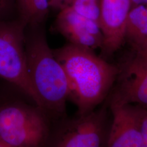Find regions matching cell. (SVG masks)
I'll return each instance as SVG.
<instances>
[{
    "instance_id": "8992f818",
    "label": "cell",
    "mask_w": 147,
    "mask_h": 147,
    "mask_svg": "<svg viewBox=\"0 0 147 147\" xmlns=\"http://www.w3.org/2000/svg\"><path fill=\"white\" fill-rule=\"evenodd\" d=\"M111 101L147 110V57L136 53L118 69Z\"/></svg>"
},
{
    "instance_id": "8fae6325",
    "label": "cell",
    "mask_w": 147,
    "mask_h": 147,
    "mask_svg": "<svg viewBox=\"0 0 147 147\" xmlns=\"http://www.w3.org/2000/svg\"><path fill=\"white\" fill-rule=\"evenodd\" d=\"M18 19L26 27L41 25L50 10V0H16Z\"/></svg>"
},
{
    "instance_id": "7a4b0ae2",
    "label": "cell",
    "mask_w": 147,
    "mask_h": 147,
    "mask_svg": "<svg viewBox=\"0 0 147 147\" xmlns=\"http://www.w3.org/2000/svg\"><path fill=\"white\" fill-rule=\"evenodd\" d=\"M40 26L30 27L31 33H26L28 72L43 112L62 114L69 97L68 80Z\"/></svg>"
},
{
    "instance_id": "e0dca14e",
    "label": "cell",
    "mask_w": 147,
    "mask_h": 147,
    "mask_svg": "<svg viewBox=\"0 0 147 147\" xmlns=\"http://www.w3.org/2000/svg\"><path fill=\"white\" fill-rule=\"evenodd\" d=\"M132 7L135 5H140L144 4L145 3V0H131Z\"/></svg>"
},
{
    "instance_id": "d6986e66",
    "label": "cell",
    "mask_w": 147,
    "mask_h": 147,
    "mask_svg": "<svg viewBox=\"0 0 147 147\" xmlns=\"http://www.w3.org/2000/svg\"><path fill=\"white\" fill-rule=\"evenodd\" d=\"M147 2V0H145V3Z\"/></svg>"
},
{
    "instance_id": "3957f363",
    "label": "cell",
    "mask_w": 147,
    "mask_h": 147,
    "mask_svg": "<svg viewBox=\"0 0 147 147\" xmlns=\"http://www.w3.org/2000/svg\"><path fill=\"white\" fill-rule=\"evenodd\" d=\"M26 28L18 18L0 21V78L14 85L40 109L27 70Z\"/></svg>"
},
{
    "instance_id": "9a60e30c",
    "label": "cell",
    "mask_w": 147,
    "mask_h": 147,
    "mask_svg": "<svg viewBox=\"0 0 147 147\" xmlns=\"http://www.w3.org/2000/svg\"><path fill=\"white\" fill-rule=\"evenodd\" d=\"M142 134L141 147H147V110L146 109L142 118Z\"/></svg>"
},
{
    "instance_id": "4fadbf2b",
    "label": "cell",
    "mask_w": 147,
    "mask_h": 147,
    "mask_svg": "<svg viewBox=\"0 0 147 147\" xmlns=\"http://www.w3.org/2000/svg\"><path fill=\"white\" fill-rule=\"evenodd\" d=\"M16 14V0H0V21L14 19Z\"/></svg>"
},
{
    "instance_id": "2e32d148",
    "label": "cell",
    "mask_w": 147,
    "mask_h": 147,
    "mask_svg": "<svg viewBox=\"0 0 147 147\" xmlns=\"http://www.w3.org/2000/svg\"><path fill=\"white\" fill-rule=\"evenodd\" d=\"M0 147H16L0 138Z\"/></svg>"
},
{
    "instance_id": "ba28073f",
    "label": "cell",
    "mask_w": 147,
    "mask_h": 147,
    "mask_svg": "<svg viewBox=\"0 0 147 147\" xmlns=\"http://www.w3.org/2000/svg\"><path fill=\"white\" fill-rule=\"evenodd\" d=\"M131 8V0H100L102 49L106 53H115L125 41L126 21Z\"/></svg>"
},
{
    "instance_id": "9c48e42d",
    "label": "cell",
    "mask_w": 147,
    "mask_h": 147,
    "mask_svg": "<svg viewBox=\"0 0 147 147\" xmlns=\"http://www.w3.org/2000/svg\"><path fill=\"white\" fill-rule=\"evenodd\" d=\"M55 24L69 43L92 51L102 47L99 24L78 14L70 6L59 11Z\"/></svg>"
},
{
    "instance_id": "ac0fdd59",
    "label": "cell",
    "mask_w": 147,
    "mask_h": 147,
    "mask_svg": "<svg viewBox=\"0 0 147 147\" xmlns=\"http://www.w3.org/2000/svg\"><path fill=\"white\" fill-rule=\"evenodd\" d=\"M136 53H139V54H140V55H143V56H144L147 57V44L141 50H140V51H138V52H137Z\"/></svg>"
},
{
    "instance_id": "5b68a950",
    "label": "cell",
    "mask_w": 147,
    "mask_h": 147,
    "mask_svg": "<svg viewBox=\"0 0 147 147\" xmlns=\"http://www.w3.org/2000/svg\"><path fill=\"white\" fill-rule=\"evenodd\" d=\"M106 106L63 123L45 147H107L110 125Z\"/></svg>"
},
{
    "instance_id": "7c38bea8",
    "label": "cell",
    "mask_w": 147,
    "mask_h": 147,
    "mask_svg": "<svg viewBox=\"0 0 147 147\" xmlns=\"http://www.w3.org/2000/svg\"><path fill=\"white\" fill-rule=\"evenodd\" d=\"M100 1L73 0L70 7L78 14L99 24Z\"/></svg>"
},
{
    "instance_id": "6da1fadb",
    "label": "cell",
    "mask_w": 147,
    "mask_h": 147,
    "mask_svg": "<svg viewBox=\"0 0 147 147\" xmlns=\"http://www.w3.org/2000/svg\"><path fill=\"white\" fill-rule=\"evenodd\" d=\"M53 52L67 75L69 99L76 106L78 115L94 110L112 89L118 68L93 51L70 43Z\"/></svg>"
},
{
    "instance_id": "30bf717a",
    "label": "cell",
    "mask_w": 147,
    "mask_h": 147,
    "mask_svg": "<svg viewBox=\"0 0 147 147\" xmlns=\"http://www.w3.org/2000/svg\"><path fill=\"white\" fill-rule=\"evenodd\" d=\"M131 44L135 52L147 44V5L132 7L126 21L125 40Z\"/></svg>"
},
{
    "instance_id": "277c9868",
    "label": "cell",
    "mask_w": 147,
    "mask_h": 147,
    "mask_svg": "<svg viewBox=\"0 0 147 147\" xmlns=\"http://www.w3.org/2000/svg\"><path fill=\"white\" fill-rule=\"evenodd\" d=\"M42 110L19 103L0 107V138L16 147H45L49 139Z\"/></svg>"
},
{
    "instance_id": "52a82bcc",
    "label": "cell",
    "mask_w": 147,
    "mask_h": 147,
    "mask_svg": "<svg viewBox=\"0 0 147 147\" xmlns=\"http://www.w3.org/2000/svg\"><path fill=\"white\" fill-rule=\"evenodd\" d=\"M111 121L107 147H141L145 109L138 105L110 101Z\"/></svg>"
},
{
    "instance_id": "5bb4252c",
    "label": "cell",
    "mask_w": 147,
    "mask_h": 147,
    "mask_svg": "<svg viewBox=\"0 0 147 147\" xmlns=\"http://www.w3.org/2000/svg\"><path fill=\"white\" fill-rule=\"evenodd\" d=\"M73 0H50V9L61 11L70 6Z\"/></svg>"
}]
</instances>
